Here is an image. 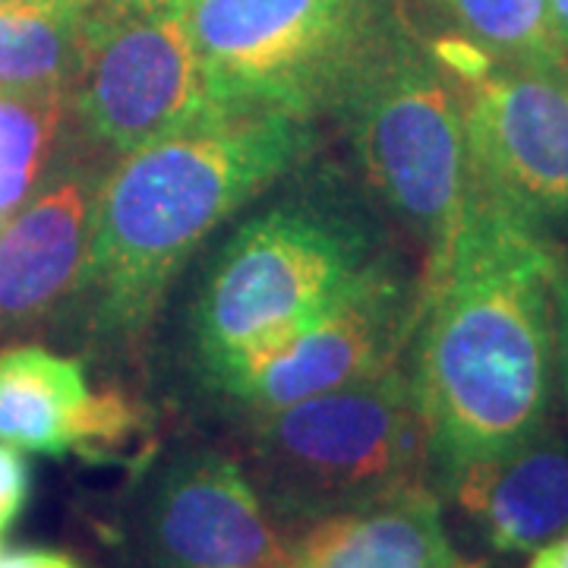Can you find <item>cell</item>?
Returning a JSON list of instances; mask_svg holds the SVG:
<instances>
[{
    "label": "cell",
    "instance_id": "obj_1",
    "mask_svg": "<svg viewBox=\"0 0 568 568\" xmlns=\"http://www.w3.org/2000/svg\"><path fill=\"white\" fill-rule=\"evenodd\" d=\"M566 268L556 237L467 190L407 345L433 487L549 424Z\"/></svg>",
    "mask_w": 568,
    "mask_h": 568
},
{
    "label": "cell",
    "instance_id": "obj_2",
    "mask_svg": "<svg viewBox=\"0 0 568 568\" xmlns=\"http://www.w3.org/2000/svg\"><path fill=\"white\" fill-rule=\"evenodd\" d=\"M320 121L234 111L111 162L77 301L104 347H136L200 246L313 159Z\"/></svg>",
    "mask_w": 568,
    "mask_h": 568
},
{
    "label": "cell",
    "instance_id": "obj_3",
    "mask_svg": "<svg viewBox=\"0 0 568 568\" xmlns=\"http://www.w3.org/2000/svg\"><path fill=\"white\" fill-rule=\"evenodd\" d=\"M301 171L246 212L205 265L190 306L203 388L323 320L398 253L366 190L328 168Z\"/></svg>",
    "mask_w": 568,
    "mask_h": 568
},
{
    "label": "cell",
    "instance_id": "obj_4",
    "mask_svg": "<svg viewBox=\"0 0 568 568\" xmlns=\"http://www.w3.org/2000/svg\"><path fill=\"white\" fill-rule=\"evenodd\" d=\"M244 429L246 474L291 537L433 487L424 414L402 364L256 417Z\"/></svg>",
    "mask_w": 568,
    "mask_h": 568
},
{
    "label": "cell",
    "instance_id": "obj_5",
    "mask_svg": "<svg viewBox=\"0 0 568 568\" xmlns=\"http://www.w3.org/2000/svg\"><path fill=\"white\" fill-rule=\"evenodd\" d=\"M328 118L373 203L420 244L429 268L462 222L470 178L462 82L410 10L357 67Z\"/></svg>",
    "mask_w": 568,
    "mask_h": 568
},
{
    "label": "cell",
    "instance_id": "obj_6",
    "mask_svg": "<svg viewBox=\"0 0 568 568\" xmlns=\"http://www.w3.org/2000/svg\"><path fill=\"white\" fill-rule=\"evenodd\" d=\"M227 111L332 114L357 67L402 22L405 0H181Z\"/></svg>",
    "mask_w": 568,
    "mask_h": 568
},
{
    "label": "cell",
    "instance_id": "obj_7",
    "mask_svg": "<svg viewBox=\"0 0 568 568\" xmlns=\"http://www.w3.org/2000/svg\"><path fill=\"white\" fill-rule=\"evenodd\" d=\"M70 104L77 130L111 159L234 114L209 82L181 0H85Z\"/></svg>",
    "mask_w": 568,
    "mask_h": 568
},
{
    "label": "cell",
    "instance_id": "obj_8",
    "mask_svg": "<svg viewBox=\"0 0 568 568\" xmlns=\"http://www.w3.org/2000/svg\"><path fill=\"white\" fill-rule=\"evenodd\" d=\"M465 102L470 190L556 237L568 231V63H448Z\"/></svg>",
    "mask_w": 568,
    "mask_h": 568
},
{
    "label": "cell",
    "instance_id": "obj_9",
    "mask_svg": "<svg viewBox=\"0 0 568 568\" xmlns=\"http://www.w3.org/2000/svg\"><path fill=\"white\" fill-rule=\"evenodd\" d=\"M424 304V275L395 253L347 301L282 347L205 388L250 424L304 398L361 383L402 364Z\"/></svg>",
    "mask_w": 568,
    "mask_h": 568
},
{
    "label": "cell",
    "instance_id": "obj_10",
    "mask_svg": "<svg viewBox=\"0 0 568 568\" xmlns=\"http://www.w3.org/2000/svg\"><path fill=\"white\" fill-rule=\"evenodd\" d=\"M149 568H287L291 534L272 518L241 458L190 446L152 477L140 518Z\"/></svg>",
    "mask_w": 568,
    "mask_h": 568
},
{
    "label": "cell",
    "instance_id": "obj_11",
    "mask_svg": "<svg viewBox=\"0 0 568 568\" xmlns=\"http://www.w3.org/2000/svg\"><path fill=\"white\" fill-rule=\"evenodd\" d=\"M104 159L111 155L82 136L77 155L61 159L0 224V332L29 328L77 297L111 168Z\"/></svg>",
    "mask_w": 568,
    "mask_h": 568
},
{
    "label": "cell",
    "instance_id": "obj_12",
    "mask_svg": "<svg viewBox=\"0 0 568 568\" xmlns=\"http://www.w3.org/2000/svg\"><path fill=\"white\" fill-rule=\"evenodd\" d=\"M480 547L534 552L568 534V436L544 426L521 446L474 462L436 484Z\"/></svg>",
    "mask_w": 568,
    "mask_h": 568
},
{
    "label": "cell",
    "instance_id": "obj_13",
    "mask_svg": "<svg viewBox=\"0 0 568 568\" xmlns=\"http://www.w3.org/2000/svg\"><path fill=\"white\" fill-rule=\"evenodd\" d=\"M130 407L118 395H92L85 366L39 345L0 351V443L61 458L123 439Z\"/></svg>",
    "mask_w": 568,
    "mask_h": 568
},
{
    "label": "cell",
    "instance_id": "obj_14",
    "mask_svg": "<svg viewBox=\"0 0 568 568\" xmlns=\"http://www.w3.org/2000/svg\"><path fill=\"white\" fill-rule=\"evenodd\" d=\"M287 568H474L452 544L429 487L316 521L291 537Z\"/></svg>",
    "mask_w": 568,
    "mask_h": 568
},
{
    "label": "cell",
    "instance_id": "obj_15",
    "mask_svg": "<svg viewBox=\"0 0 568 568\" xmlns=\"http://www.w3.org/2000/svg\"><path fill=\"white\" fill-rule=\"evenodd\" d=\"M429 39L455 41L477 58L508 67L568 63L549 32V0H410Z\"/></svg>",
    "mask_w": 568,
    "mask_h": 568
},
{
    "label": "cell",
    "instance_id": "obj_16",
    "mask_svg": "<svg viewBox=\"0 0 568 568\" xmlns=\"http://www.w3.org/2000/svg\"><path fill=\"white\" fill-rule=\"evenodd\" d=\"M85 0L0 7V92L70 89L80 58Z\"/></svg>",
    "mask_w": 568,
    "mask_h": 568
},
{
    "label": "cell",
    "instance_id": "obj_17",
    "mask_svg": "<svg viewBox=\"0 0 568 568\" xmlns=\"http://www.w3.org/2000/svg\"><path fill=\"white\" fill-rule=\"evenodd\" d=\"M70 123V89L0 92V224L58 168Z\"/></svg>",
    "mask_w": 568,
    "mask_h": 568
},
{
    "label": "cell",
    "instance_id": "obj_18",
    "mask_svg": "<svg viewBox=\"0 0 568 568\" xmlns=\"http://www.w3.org/2000/svg\"><path fill=\"white\" fill-rule=\"evenodd\" d=\"M32 489V474L20 448L0 443V540L22 515Z\"/></svg>",
    "mask_w": 568,
    "mask_h": 568
},
{
    "label": "cell",
    "instance_id": "obj_19",
    "mask_svg": "<svg viewBox=\"0 0 568 568\" xmlns=\"http://www.w3.org/2000/svg\"><path fill=\"white\" fill-rule=\"evenodd\" d=\"M0 568H82L70 552L61 549H13L0 552Z\"/></svg>",
    "mask_w": 568,
    "mask_h": 568
},
{
    "label": "cell",
    "instance_id": "obj_20",
    "mask_svg": "<svg viewBox=\"0 0 568 568\" xmlns=\"http://www.w3.org/2000/svg\"><path fill=\"white\" fill-rule=\"evenodd\" d=\"M556 379L568 410V268L559 282V338H556Z\"/></svg>",
    "mask_w": 568,
    "mask_h": 568
},
{
    "label": "cell",
    "instance_id": "obj_21",
    "mask_svg": "<svg viewBox=\"0 0 568 568\" xmlns=\"http://www.w3.org/2000/svg\"><path fill=\"white\" fill-rule=\"evenodd\" d=\"M528 568H568V534L530 552Z\"/></svg>",
    "mask_w": 568,
    "mask_h": 568
},
{
    "label": "cell",
    "instance_id": "obj_22",
    "mask_svg": "<svg viewBox=\"0 0 568 568\" xmlns=\"http://www.w3.org/2000/svg\"><path fill=\"white\" fill-rule=\"evenodd\" d=\"M549 32L559 54L568 61V0H549Z\"/></svg>",
    "mask_w": 568,
    "mask_h": 568
},
{
    "label": "cell",
    "instance_id": "obj_23",
    "mask_svg": "<svg viewBox=\"0 0 568 568\" xmlns=\"http://www.w3.org/2000/svg\"><path fill=\"white\" fill-rule=\"evenodd\" d=\"M13 3H32V0H0V7H13Z\"/></svg>",
    "mask_w": 568,
    "mask_h": 568
}]
</instances>
